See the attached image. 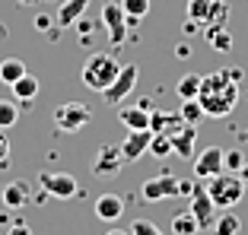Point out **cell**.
<instances>
[{"label":"cell","instance_id":"cell-18","mask_svg":"<svg viewBox=\"0 0 248 235\" xmlns=\"http://www.w3.org/2000/svg\"><path fill=\"white\" fill-rule=\"evenodd\" d=\"M185 121L178 118V111L175 115H162V111H150V131L153 133H166V137H172V133L182 127Z\"/></svg>","mask_w":248,"mask_h":235},{"label":"cell","instance_id":"cell-24","mask_svg":"<svg viewBox=\"0 0 248 235\" xmlns=\"http://www.w3.org/2000/svg\"><path fill=\"white\" fill-rule=\"evenodd\" d=\"M197 232H201V226H197V220L188 210L172 216V235H197Z\"/></svg>","mask_w":248,"mask_h":235},{"label":"cell","instance_id":"cell-29","mask_svg":"<svg viewBox=\"0 0 248 235\" xmlns=\"http://www.w3.org/2000/svg\"><path fill=\"white\" fill-rule=\"evenodd\" d=\"M226 19H229V7L223 3V0H213V7H210V16H207L204 29H207V26H226Z\"/></svg>","mask_w":248,"mask_h":235},{"label":"cell","instance_id":"cell-8","mask_svg":"<svg viewBox=\"0 0 248 235\" xmlns=\"http://www.w3.org/2000/svg\"><path fill=\"white\" fill-rule=\"evenodd\" d=\"M121 169H124L121 147H118V143H105V147L95 153V159H93V172L99 178H111V175H118Z\"/></svg>","mask_w":248,"mask_h":235},{"label":"cell","instance_id":"cell-30","mask_svg":"<svg viewBox=\"0 0 248 235\" xmlns=\"http://www.w3.org/2000/svg\"><path fill=\"white\" fill-rule=\"evenodd\" d=\"M150 153L159 156V159L172 156V140H169L166 133H153V140H150Z\"/></svg>","mask_w":248,"mask_h":235},{"label":"cell","instance_id":"cell-14","mask_svg":"<svg viewBox=\"0 0 248 235\" xmlns=\"http://www.w3.org/2000/svg\"><path fill=\"white\" fill-rule=\"evenodd\" d=\"M89 10V0H64L61 10L54 13V22H58V29H70L77 19H83Z\"/></svg>","mask_w":248,"mask_h":235},{"label":"cell","instance_id":"cell-27","mask_svg":"<svg viewBox=\"0 0 248 235\" xmlns=\"http://www.w3.org/2000/svg\"><path fill=\"white\" fill-rule=\"evenodd\" d=\"M178 118H182L185 124L197 127V121L204 118V108H201V102H197V99H185V102H182V111H178Z\"/></svg>","mask_w":248,"mask_h":235},{"label":"cell","instance_id":"cell-3","mask_svg":"<svg viewBox=\"0 0 248 235\" xmlns=\"http://www.w3.org/2000/svg\"><path fill=\"white\" fill-rule=\"evenodd\" d=\"M207 181H210L207 184V197L213 200L217 210H232V206L245 197V188H242L235 172H219V175L207 178Z\"/></svg>","mask_w":248,"mask_h":235},{"label":"cell","instance_id":"cell-22","mask_svg":"<svg viewBox=\"0 0 248 235\" xmlns=\"http://www.w3.org/2000/svg\"><path fill=\"white\" fill-rule=\"evenodd\" d=\"M121 10H124V16H127V26L134 29V26L150 13V0H121Z\"/></svg>","mask_w":248,"mask_h":235},{"label":"cell","instance_id":"cell-10","mask_svg":"<svg viewBox=\"0 0 248 235\" xmlns=\"http://www.w3.org/2000/svg\"><path fill=\"white\" fill-rule=\"evenodd\" d=\"M188 213L197 220V226H201V229H210L213 226V220H217V206H213V200L207 197V188H194Z\"/></svg>","mask_w":248,"mask_h":235},{"label":"cell","instance_id":"cell-2","mask_svg":"<svg viewBox=\"0 0 248 235\" xmlns=\"http://www.w3.org/2000/svg\"><path fill=\"white\" fill-rule=\"evenodd\" d=\"M118 70H121L118 58H111V54L99 51V54H93V58L83 64V73H80V76H83V86L93 89V92H105V89L115 83Z\"/></svg>","mask_w":248,"mask_h":235},{"label":"cell","instance_id":"cell-36","mask_svg":"<svg viewBox=\"0 0 248 235\" xmlns=\"http://www.w3.org/2000/svg\"><path fill=\"white\" fill-rule=\"evenodd\" d=\"M235 175H239V181H242V188H245V191H248V162H245V165H242V169H239V172H235Z\"/></svg>","mask_w":248,"mask_h":235},{"label":"cell","instance_id":"cell-17","mask_svg":"<svg viewBox=\"0 0 248 235\" xmlns=\"http://www.w3.org/2000/svg\"><path fill=\"white\" fill-rule=\"evenodd\" d=\"M95 216L102 222H115L124 216V200L118 194H102V197L95 200Z\"/></svg>","mask_w":248,"mask_h":235},{"label":"cell","instance_id":"cell-25","mask_svg":"<svg viewBox=\"0 0 248 235\" xmlns=\"http://www.w3.org/2000/svg\"><path fill=\"white\" fill-rule=\"evenodd\" d=\"M210 7H213V0H188V19L204 29L207 16H210Z\"/></svg>","mask_w":248,"mask_h":235},{"label":"cell","instance_id":"cell-26","mask_svg":"<svg viewBox=\"0 0 248 235\" xmlns=\"http://www.w3.org/2000/svg\"><path fill=\"white\" fill-rule=\"evenodd\" d=\"M175 89H178V96H182V102L185 99H197V92H201V73H185Z\"/></svg>","mask_w":248,"mask_h":235},{"label":"cell","instance_id":"cell-5","mask_svg":"<svg viewBox=\"0 0 248 235\" xmlns=\"http://www.w3.org/2000/svg\"><path fill=\"white\" fill-rule=\"evenodd\" d=\"M137 76H140V67L137 64H124L121 70H118L115 83H111L108 89L102 92V99L108 105H124V99L134 92V86H137Z\"/></svg>","mask_w":248,"mask_h":235},{"label":"cell","instance_id":"cell-1","mask_svg":"<svg viewBox=\"0 0 248 235\" xmlns=\"http://www.w3.org/2000/svg\"><path fill=\"white\" fill-rule=\"evenodd\" d=\"M242 70L239 67H226L217 70L210 76H201V92L197 102L204 108V118H226L239 102V83H242Z\"/></svg>","mask_w":248,"mask_h":235},{"label":"cell","instance_id":"cell-4","mask_svg":"<svg viewBox=\"0 0 248 235\" xmlns=\"http://www.w3.org/2000/svg\"><path fill=\"white\" fill-rule=\"evenodd\" d=\"M89 118H93V111L86 102H64L54 108V127L61 133H77L89 124Z\"/></svg>","mask_w":248,"mask_h":235},{"label":"cell","instance_id":"cell-15","mask_svg":"<svg viewBox=\"0 0 248 235\" xmlns=\"http://www.w3.org/2000/svg\"><path fill=\"white\" fill-rule=\"evenodd\" d=\"M0 200H3V206L7 210H19V206L29 204V184L26 181H10L0 188Z\"/></svg>","mask_w":248,"mask_h":235},{"label":"cell","instance_id":"cell-38","mask_svg":"<svg viewBox=\"0 0 248 235\" xmlns=\"http://www.w3.org/2000/svg\"><path fill=\"white\" fill-rule=\"evenodd\" d=\"M3 38H7V26H3V22H0V42H3Z\"/></svg>","mask_w":248,"mask_h":235},{"label":"cell","instance_id":"cell-31","mask_svg":"<svg viewBox=\"0 0 248 235\" xmlns=\"http://www.w3.org/2000/svg\"><path fill=\"white\" fill-rule=\"evenodd\" d=\"M127 232H131V235H162V229H159V226H153L150 220H134Z\"/></svg>","mask_w":248,"mask_h":235},{"label":"cell","instance_id":"cell-23","mask_svg":"<svg viewBox=\"0 0 248 235\" xmlns=\"http://www.w3.org/2000/svg\"><path fill=\"white\" fill-rule=\"evenodd\" d=\"M213 235H239V229H242V220L235 213H219L217 220H213Z\"/></svg>","mask_w":248,"mask_h":235},{"label":"cell","instance_id":"cell-28","mask_svg":"<svg viewBox=\"0 0 248 235\" xmlns=\"http://www.w3.org/2000/svg\"><path fill=\"white\" fill-rule=\"evenodd\" d=\"M16 121H19V105H16V102H3V99H0V131H10Z\"/></svg>","mask_w":248,"mask_h":235},{"label":"cell","instance_id":"cell-16","mask_svg":"<svg viewBox=\"0 0 248 235\" xmlns=\"http://www.w3.org/2000/svg\"><path fill=\"white\" fill-rule=\"evenodd\" d=\"M172 153H178L182 159H191L194 156V140H197V127H191V124H182L175 133H172Z\"/></svg>","mask_w":248,"mask_h":235},{"label":"cell","instance_id":"cell-35","mask_svg":"<svg viewBox=\"0 0 248 235\" xmlns=\"http://www.w3.org/2000/svg\"><path fill=\"white\" fill-rule=\"evenodd\" d=\"M7 235H32V229L26 226V222H13V226L7 229Z\"/></svg>","mask_w":248,"mask_h":235},{"label":"cell","instance_id":"cell-37","mask_svg":"<svg viewBox=\"0 0 248 235\" xmlns=\"http://www.w3.org/2000/svg\"><path fill=\"white\" fill-rule=\"evenodd\" d=\"M105 235H131V232H124V229H108Z\"/></svg>","mask_w":248,"mask_h":235},{"label":"cell","instance_id":"cell-7","mask_svg":"<svg viewBox=\"0 0 248 235\" xmlns=\"http://www.w3.org/2000/svg\"><path fill=\"white\" fill-rule=\"evenodd\" d=\"M99 22L105 26V32H108V42L115 44V48L127 42V32H131V26H127V16H124L121 3H105Z\"/></svg>","mask_w":248,"mask_h":235},{"label":"cell","instance_id":"cell-13","mask_svg":"<svg viewBox=\"0 0 248 235\" xmlns=\"http://www.w3.org/2000/svg\"><path fill=\"white\" fill-rule=\"evenodd\" d=\"M118 121L127 131H150V111L140 105H118Z\"/></svg>","mask_w":248,"mask_h":235},{"label":"cell","instance_id":"cell-9","mask_svg":"<svg viewBox=\"0 0 248 235\" xmlns=\"http://www.w3.org/2000/svg\"><path fill=\"white\" fill-rule=\"evenodd\" d=\"M223 153H226V149H219V147H207L204 153H197L194 156V175L207 181V178L226 172V169H223Z\"/></svg>","mask_w":248,"mask_h":235},{"label":"cell","instance_id":"cell-11","mask_svg":"<svg viewBox=\"0 0 248 235\" xmlns=\"http://www.w3.org/2000/svg\"><path fill=\"white\" fill-rule=\"evenodd\" d=\"M150 140H153V131H127L124 143H118V147H121V156H124V165H127V162H137L140 156L150 149Z\"/></svg>","mask_w":248,"mask_h":235},{"label":"cell","instance_id":"cell-40","mask_svg":"<svg viewBox=\"0 0 248 235\" xmlns=\"http://www.w3.org/2000/svg\"><path fill=\"white\" fill-rule=\"evenodd\" d=\"M38 3H42V0H38Z\"/></svg>","mask_w":248,"mask_h":235},{"label":"cell","instance_id":"cell-12","mask_svg":"<svg viewBox=\"0 0 248 235\" xmlns=\"http://www.w3.org/2000/svg\"><path fill=\"white\" fill-rule=\"evenodd\" d=\"M178 197V178L175 175H156L143 181V200H166Z\"/></svg>","mask_w":248,"mask_h":235},{"label":"cell","instance_id":"cell-39","mask_svg":"<svg viewBox=\"0 0 248 235\" xmlns=\"http://www.w3.org/2000/svg\"><path fill=\"white\" fill-rule=\"evenodd\" d=\"M22 7H32V3H38V0H19Z\"/></svg>","mask_w":248,"mask_h":235},{"label":"cell","instance_id":"cell-6","mask_svg":"<svg viewBox=\"0 0 248 235\" xmlns=\"http://www.w3.org/2000/svg\"><path fill=\"white\" fill-rule=\"evenodd\" d=\"M38 184H42L45 194H51V197H58V200H70V197L80 194L77 178L67 175V172H42V175H38Z\"/></svg>","mask_w":248,"mask_h":235},{"label":"cell","instance_id":"cell-32","mask_svg":"<svg viewBox=\"0 0 248 235\" xmlns=\"http://www.w3.org/2000/svg\"><path fill=\"white\" fill-rule=\"evenodd\" d=\"M242 165H245V156H242L239 149H229V153H223V169H226V172H239Z\"/></svg>","mask_w":248,"mask_h":235},{"label":"cell","instance_id":"cell-19","mask_svg":"<svg viewBox=\"0 0 248 235\" xmlns=\"http://www.w3.org/2000/svg\"><path fill=\"white\" fill-rule=\"evenodd\" d=\"M38 89H42V86H38V80H35L32 73H26V76H19V80H16L13 86H10V92H13V99H16V102L29 105L32 99L38 96Z\"/></svg>","mask_w":248,"mask_h":235},{"label":"cell","instance_id":"cell-33","mask_svg":"<svg viewBox=\"0 0 248 235\" xmlns=\"http://www.w3.org/2000/svg\"><path fill=\"white\" fill-rule=\"evenodd\" d=\"M7 159H10V137L0 131V165H7Z\"/></svg>","mask_w":248,"mask_h":235},{"label":"cell","instance_id":"cell-21","mask_svg":"<svg viewBox=\"0 0 248 235\" xmlns=\"http://www.w3.org/2000/svg\"><path fill=\"white\" fill-rule=\"evenodd\" d=\"M204 38L213 44V48H217V51H223V54L232 51V35L226 32V26H207V29H204Z\"/></svg>","mask_w":248,"mask_h":235},{"label":"cell","instance_id":"cell-20","mask_svg":"<svg viewBox=\"0 0 248 235\" xmlns=\"http://www.w3.org/2000/svg\"><path fill=\"white\" fill-rule=\"evenodd\" d=\"M29 70H26V64H22L19 58H3L0 60V83H7V86H13L19 76H26Z\"/></svg>","mask_w":248,"mask_h":235},{"label":"cell","instance_id":"cell-34","mask_svg":"<svg viewBox=\"0 0 248 235\" xmlns=\"http://www.w3.org/2000/svg\"><path fill=\"white\" fill-rule=\"evenodd\" d=\"M51 22H54V19H51V16H48V13H38V16H35V22H32V26H35L38 32H48V29H51Z\"/></svg>","mask_w":248,"mask_h":235}]
</instances>
